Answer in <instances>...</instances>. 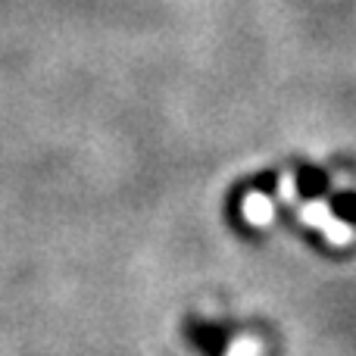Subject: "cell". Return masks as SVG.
Returning a JSON list of instances; mask_svg holds the SVG:
<instances>
[{"label": "cell", "mask_w": 356, "mask_h": 356, "mask_svg": "<svg viewBox=\"0 0 356 356\" xmlns=\"http://www.w3.org/2000/svg\"><path fill=\"white\" fill-rule=\"evenodd\" d=\"M294 209L300 213V222H307V225L319 228V232L325 234L332 244H350V241L356 238L353 228L334 219V213H332V209H328L322 200H309V203H303V207H294Z\"/></svg>", "instance_id": "1"}, {"label": "cell", "mask_w": 356, "mask_h": 356, "mask_svg": "<svg viewBox=\"0 0 356 356\" xmlns=\"http://www.w3.org/2000/svg\"><path fill=\"white\" fill-rule=\"evenodd\" d=\"M241 213H244V219L253 222V225H269V222L275 219V203H272V197H266L263 191H253V194H247L244 200H241Z\"/></svg>", "instance_id": "2"}]
</instances>
